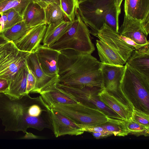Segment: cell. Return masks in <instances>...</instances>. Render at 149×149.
Here are the masks:
<instances>
[{"label":"cell","mask_w":149,"mask_h":149,"mask_svg":"<svg viewBox=\"0 0 149 149\" xmlns=\"http://www.w3.org/2000/svg\"><path fill=\"white\" fill-rule=\"evenodd\" d=\"M0 119L6 131H22L47 128L44 110L35 97L26 94L19 99L0 93Z\"/></svg>","instance_id":"1"},{"label":"cell","mask_w":149,"mask_h":149,"mask_svg":"<svg viewBox=\"0 0 149 149\" xmlns=\"http://www.w3.org/2000/svg\"><path fill=\"white\" fill-rule=\"evenodd\" d=\"M61 52L58 62V83L72 87L104 88L100 62L91 54L71 49Z\"/></svg>","instance_id":"2"},{"label":"cell","mask_w":149,"mask_h":149,"mask_svg":"<svg viewBox=\"0 0 149 149\" xmlns=\"http://www.w3.org/2000/svg\"><path fill=\"white\" fill-rule=\"evenodd\" d=\"M120 90L132 109L149 114V80L126 63Z\"/></svg>","instance_id":"3"},{"label":"cell","mask_w":149,"mask_h":149,"mask_svg":"<svg viewBox=\"0 0 149 149\" xmlns=\"http://www.w3.org/2000/svg\"><path fill=\"white\" fill-rule=\"evenodd\" d=\"M49 47L59 51L71 49L91 54L95 49L91 39L89 30L80 18L78 11L75 19L67 30Z\"/></svg>","instance_id":"4"},{"label":"cell","mask_w":149,"mask_h":149,"mask_svg":"<svg viewBox=\"0 0 149 149\" xmlns=\"http://www.w3.org/2000/svg\"><path fill=\"white\" fill-rule=\"evenodd\" d=\"M56 87L78 103L99 110L109 117L123 120L115 111L100 100L98 93L104 88L89 86L72 87L58 83L56 84Z\"/></svg>","instance_id":"5"},{"label":"cell","mask_w":149,"mask_h":149,"mask_svg":"<svg viewBox=\"0 0 149 149\" xmlns=\"http://www.w3.org/2000/svg\"><path fill=\"white\" fill-rule=\"evenodd\" d=\"M115 0H79L77 11L90 33L96 36L104 23L107 15L115 4Z\"/></svg>","instance_id":"6"},{"label":"cell","mask_w":149,"mask_h":149,"mask_svg":"<svg viewBox=\"0 0 149 149\" xmlns=\"http://www.w3.org/2000/svg\"><path fill=\"white\" fill-rule=\"evenodd\" d=\"M51 108L68 118L82 128L103 124L111 118L99 110L79 103L58 104L53 106Z\"/></svg>","instance_id":"7"},{"label":"cell","mask_w":149,"mask_h":149,"mask_svg":"<svg viewBox=\"0 0 149 149\" xmlns=\"http://www.w3.org/2000/svg\"><path fill=\"white\" fill-rule=\"evenodd\" d=\"M30 53L20 50L11 41L0 46V78L9 81Z\"/></svg>","instance_id":"8"},{"label":"cell","mask_w":149,"mask_h":149,"mask_svg":"<svg viewBox=\"0 0 149 149\" xmlns=\"http://www.w3.org/2000/svg\"><path fill=\"white\" fill-rule=\"evenodd\" d=\"M26 61L28 68L33 73L36 81L32 93L40 94L49 90L58 82V75L49 76L43 71L35 52L30 53Z\"/></svg>","instance_id":"9"},{"label":"cell","mask_w":149,"mask_h":149,"mask_svg":"<svg viewBox=\"0 0 149 149\" xmlns=\"http://www.w3.org/2000/svg\"><path fill=\"white\" fill-rule=\"evenodd\" d=\"M96 37L109 45L126 63L133 51L135 50L121 39L118 33L105 23L98 31Z\"/></svg>","instance_id":"10"},{"label":"cell","mask_w":149,"mask_h":149,"mask_svg":"<svg viewBox=\"0 0 149 149\" xmlns=\"http://www.w3.org/2000/svg\"><path fill=\"white\" fill-rule=\"evenodd\" d=\"M98 95L101 100L115 111L123 120L131 118L132 109L120 90L111 92L103 89Z\"/></svg>","instance_id":"11"},{"label":"cell","mask_w":149,"mask_h":149,"mask_svg":"<svg viewBox=\"0 0 149 149\" xmlns=\"http://www.w3.org/2000/svg\"><path fill=\"white\" fill-rule=\"evenodd\" d=\"M49 116L52 131L56 137L65 135L78 136L83 134V128L68 118L51 108Z\"/></svg>","instance_id":"12"},{"label":"cell","mask_w":149,"mask_h":149,"mask_svg":"<svg viewBox=\"0 0 149 149\" xmlns=\"http://www.w3.org/2000/svg\"><path fill=\"white\" fill-rule=\"evenodd\" d=\"M34 52L41 68L46 74L58 75V62L61 51L40 45Z\"/></svg>","instance_id":"13"},{"label":"cell","mask_w":149,"mask_h":149,"mask_svg":"<svg viewBox=\"0 0 149 149\" xmlns=\"http://www.w3.org/2000/svg\"><path fill=\"white\" fill-rule=\"evenodd\" d=\"M125 68V65L102 63L100 69L104 89L111 92L120 90V82Z\"/></svg>","instance_id":"14"},{"label":"cell","mask_w":149,"mask_h":149,"mask_svg":"<svg viewBox=\"0 0 149 149\" xmlns=\"http://www.w3.org/2000/svg\"><path fill=\"white\" fill-rule=\"evenodd\" d=\"M47 28V24L31 28L24 36L15 44L21 51L30 53L34 52L42 42Z\"/></svg>","instance_id":"15"},{"label":"cell","mask_w":149,"mask_h":149,"mask_svg":"<svg viewBox=\"0 0 149 149\" xmlns=\"http://www.w3.org/2000/svg\"><path fill=\"white\" fill-rule=\"evenodd\" d=\"M28 71L26 60L9 81V90L4 93L10 97L17 99L26 94L27 78Z\"/></svg>","instance_id":"16"},{"label":"cell","mask_w":149,"mask_h":149,"mask_svg":"<svg viewBox=\"0 0 149 149\" xmlns=\"http://www.w3.org/2000/svg\"><path fill=\"white\" fill-rule=\"evenodd\" d=\"M126 63L149 80V43L133 51Z\"/></svg>","instance_id":"17"},{"label":"cell","mask_w":149,"mask_h":149,"mask_svg":"<svg viewBox=\"0 0 149 149\" xmlns=\"http://www.w3.org/2000/svg\"><path fill=\"white\" fill-rule=\"evenodd\" d=\"M140 22L124 15L123 23L119 28L118 33L133 40L137 44L145 45L149 43L142 31Z\"/></svg>","instance_id":"18"},{"label":"cell","mask_w":149,"mask_h":149,"mask_svg":"<svg viewBox=\"0 0 149 149\" xmlns=\"http://www.w3.org/2000/svg\"><path fill=\"white\" fill-rule=\"evenodd\" d=\"M124 15L140 22L149 15V0H125Z\"/></svg>","instance_id":"19"},{"label":"cell","mask_w":149,"mask_h":149,"mask_svg":"<svg viewBox=\"0 0 149 149\" xmlns=\"http://www.w3.org/2000/svg\"><path fill=\"white\" fill-rule=\"evenodd\" d=\"M22 17L26 25L31 28L47 24L44 9L34 1L28 5Z\"/></svg>","instance_id":"20"},{"label":"cell","mask_w":149,"mask_h":149,"mask_svg":"<svg viewBox=\"0 0 149 149\" xmlns=\"http://www.w3.org/2000/svg\"><path fill=\"white\" fill-rule=\"evenodd\" d=\"M73 21L65 19L48 25L42 42L49 47L55 42L68 29Z\"/></svg>","instance_id":"21"},{"label":"cell","mask_w":149,"mask_h":149,"mask_svg":"<svg viewBox=\"0 0 149 149\" xmlns=\"http://www.w3.org/2000/svg\"><path fill=\"white\" fill-rule=\"evenodd\" d=\"M96 41L98 53L102 63L118 65L126 63L119 54L107 44L100 39Z\"/></svg>","instance_id":"22"},{"label":"cell","mask_w":149,"mask_h":149,"mask_svg":"<svg viewBox=\"0 0 149 149\" xmlns=\"http://www.w3.org/2000/svg\"><path fill=\"white\" fill-rule=\"evenodd\" d=\"M56 85L48 91L40 94L44 101L50 108L53 106L58 104L78 103L57 89Z\"/></svg>","instance_id":"23"},{"label":"cell","mask_w":149,"mask_h":149,"mask_svg":"<svg viewBox=\"0 0 149 149\" xmlns=\"http://www.w3.org/2000/svg\"><path fill=\"white\" fill-rule=\"evenodd\" d=\"M31 28L28 26L22 20L4 30L0 33V37L5 41L15 43L24 36Z\"/></svg>","instance_id":"24"},{"label":"cell","mask_w":149,"mask_h":149,"mask_svg":"<svg viewBox=\"0 0 149 149\" xmlns=\"http://www.w3.org/2000/svg\"><path fill=\"white\" fill-rule=\"evenodd\" d=\"M44 9L46 22L47 25L65 19L66 17L59 3L49 4Z\"/></svg>","instance_id":"25"},{"label":"cell","mask_w":149,"mask_h":149,"mask_svg":"<svg viewBox=\"0 0 149 149\" xmlns=\"http://www.w3.org/2000/svg\"><path fill=\"white\" fill-rule=\"evenodd\" d=\"M123 120L110 118L109 120L99 125L106 130L112 132L115 136H124L129 134L124 125Z\"/></svg>","instance_id":"26"},{"label":"cell","mask_w":149,"mask_h":149,"mask_svg":"<svg viewBox=\"0 0 149 149\" xmlns=\"http://www.w3.org/2000/svg\"><path fill=\"white\" fill-rule=\"evenodd\" d=\"M33 1L34 0H0V13L12 8L22 16L28 5Z\"/></svg>","instance_id":"27"},{"label":"cell","mask_w":149,"mask_h":149,"mask_svg":"<svg viewBox=\"0 0 149 149\" xmlns=\"http://www.w3.org/2000/svg\"><path fill=\"white\" fill-rule=\"evenodd\" d=\"M123 123L129 134L134 135L136 136H149V127H146L134 121L131 118L123 120Z\"/></svg>","instance_id":"28"},{"label":"cell","mask_w":149,"mask_h":149,"mask_svg":"<svg viewBox=\"0 0 149 149\" xmlns=\"http://www.w3.org/2000/svg\"><path fill=\"white\" fill-rule=\"evenodd\" d=\"M61 9L70 21L75 18L79 6V0H59Z\"/></svg>","instance_id":"29"},{"label":"cell","mask_w":149,"mask_h":149,"mask_svg":"<svg viewBox=\"0 0 149 149\" xmlns=\"http://www.w3.org/2000/svg\"><path fill=\"white\" fill-rule=\"evenodd\" d=\"M121 10H118L115 4L110 9L106 19V23L114 31L118 33L119 28V17Z\"/></svg>","instance_id":"30"},{"label":"cell","mask_w":149,"mask_h":149,"mask_svg":"<svg viewBox=\"0 0 149 149\" xmlns=\"http://www.w3.org/2000/svg\"><path fill=\"white\" fill-rule=\"evenodd\" d=\"M4 12L7 15V21L4 30L9 28L17 23L23 20L22 16L18 12L13 9H10Z\"/></svg>","instance_id":"31"},{"label":"cell","mask_w":149,"mask_h":149,"mask_svg":"<svg viewBox=\"0 0 149 149\" xmlns=\"http://www.w3.org/2000/svg\"><path fill=\"white\" fill-rule=\"evenodd\" d=\"M131 118L136 122L149 127V114L133 109Z\"/></svg>","instance_id":"32"},{"label":"cell","mask_w":149,"mask_h":149,"mask_svg":"<svg viewBox=\"0 0 149 149\" xmlns=\"http://www.w3.org/2000/svg\"><path fill=\"white\" fill-rule=\"evenodd\" d=\"M28 68L26 90V94L32 93L35 88L36 81V78L33 73L29 68Z\"/></svg>","instance_id":"33"},{"label":"cell","mask_w":149,"mask_h":149,"mask_svg":"<svg viewBox=\"0 0 149 149\" xmlns=\"http://www.w3.org/2000/svg\"><path fill=\"white\" fill-rule=\"evenodd\" d=\"M119 37L123 41L127 44L133 47L135 50L138 49L145 45L138 44L131 39L119 34Z\"/></svg>","instance_id":"34"},{"label":"cell","mask_w":149,"mask_h":149,"mask_svg":"<svg viewBox=\"0 0 149 149\" xmlns=\"http://www.w3.org/2000/svg\"><path fill=\"white\" fill-rule=\"evenodd\" d=\"M140 26L143 32L147 37L149 32V15L140 22Z\"/></svg>","instance_id":"35"},{"label":"cell","mask_w":149,"mask_h":149,"mask_svg":"<svg viewBox=\"0 0 149 149\" xmlns=\"http://www.w3.org/2000/svg\"><path fill=\"white\" fill-rule=\"evenodd\" d=\"M83 129L84 132H88L91 133L100 132L106 130L99 125L86 127L83 128Z\"/></svg>","instance_id":"36"},{"label":"cell","mask_w":149,"mask_h":149,"mask_svg":"<svg viewBox=\"0 0 149 149\" xmlns=\"http://www.w3.org/2000/svg\"><path fill=\"white\" fill-rule=\"evenodd\" d=\"M91 133L94 138L97 139L106 138L113 135L112 132L107 130Z\"/></svg>","instance_id":"37"},{"label":"cell","mask_w":149,"mask_h":149,"mask_svg":"<svg viewBox=\"0 0 149 149\" xmlns=\"http://www.w3.org/2000/svg\"><path fill=\"white\" fill-rule=\"evenodd\" d=\"M9 88V81L5 79L0 78V93H6L8 91Z\"/></svg>","instance_id":"38"},{"label":"cell","mask_w":149,"mask_h":149,"mask_svg":"<svg viewBox=\"0 0 149 149\" xmlns=\"http://www.w3.org/2000/svg\"><path fill=\"white\" fill-rule=\"evenodd\" d=\"M34 1L44 9L52 3H59V0H34Z\"/></svg>","instance_id":"39"},{"label":"cell","mask_w":149,"mask_h":149,"mask_svg":"<svg viewBox=\"0 0 149 149\" xmlns=\"http://www.w3.org/2000/svg\"><path fill=\"white\" fill-rule=\"evenodd\" d=\"M0 27L2 31L4 29L7 22V15L5 12L0 13Z\"/></svg>","instance_id":"40"},{"label":"cell","mask_w":149,"mask_h":149,"mask_svg":"<svg viewBox=\"0 0 149 149\" xmlns=\"http://www.w3.org/2000/svg\"><path fill=\"white\" fill-rule=\"evenodd\" d=\"M25 135L21 138L20 139H45L43 137L35 135L31 133L26 132Z\"/></svg>","instance_id":"41"},{"label":"cell","mask_w":149,"mask_h":149,"mask_svg":"<svg viewBox=\"0 0 149 149\" xmlns=\"http://www.w3.org/2000/svg\"><path fill=\"white\" fill-rule=\"evenodd\" d=\"M123 0H115L117 8L118 10H121V6Z\"/></svg>","instance_id":"42"},{"label":"cell","mask_w":149,"mask_h":149,"mask_svg":"<svg viewBox=\"0 0 149 149\" xmlns=\"http://www.w3.org/2000/svg\"><path fill=\"white\" fill-rule=\"evenodd\" d=\"M6 41L5 40H4V41L0 42V46L2 45L3 44L6 42Z\"/></svg>","instance_id":"43"},{"label":"cell","mask_w":149,"mask_h":149,"mask_svg":"<svg viewBox=\"0 0 149 149\" xmlns=\"http://www.w3.org/2000/svg\"><path fill=\"white\" fill-rule=\"evenodd\" d=\"M2 32V30H1V29L0 27V33H1Z\"/></svg>","instance_id":"44"}]
</instances>
